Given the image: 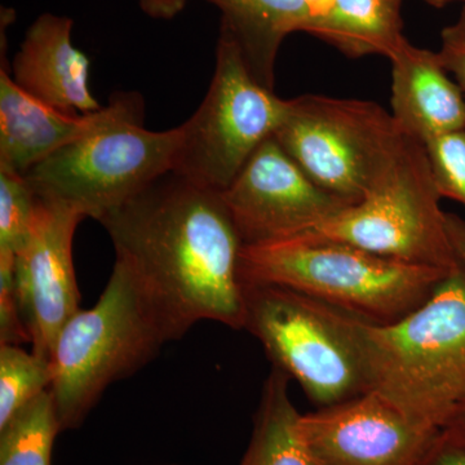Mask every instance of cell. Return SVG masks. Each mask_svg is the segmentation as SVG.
Returning <instances> with one entry per match:
<instances>
[{
  "instance_id": "10",
  "label": "cell",
  "mask_w": 465,
  "mask_h": 465,
  "mask_svg": "<svg viewBox=\"0 0 465 465\" xmlns=\"http://www.w3.org/2000/svg\"><path fill=\"white\" fill-rule=\"evenodd\" d=\"M243 246L286 240L348 207L316 185L273 136L222 192Z\"/></svg>"
},
{
  "instance_id": "20",
  "label": "cell",
  "mask_w": 465,
  "mask_h": 465,
  "mask_svg": "<svg viewBox=\"0 0 465 465\" xmlns=\"http://www.w3.org/2000/svg\"><path fill=\"white\" fill-rule=\"evenodd\" d=\"M51 361L14 344H0V428L36 397L51 390Z\"/></svg>"
},
{
  "instance_id": "22",
  "label": "cell",
  "mask_w": 465,
  "mask_h": 465,
  "mask_svg": "<svg viewBox=\"0 0 465 465\" xmlns=\"http://www.w3.org/2000/svg\"><path fill=\"white\" fill-rule=\"evenodd\" d=\"M424 146L440 198L465 208V130L432 137Z\"/></svg>"
},
{
  "instance_id": "29",
  "label": "cell",
  "mask_w": 465,
  "mask_h": 465,
  "mask_svg": "<svg viewBox=\"0 0 465 465\" xmlns=\"http://www.w3.org/2000/svg\"><path fill=\"white\" fill-rule=\"evenodd\" d=\"M313 12L314 17L321 16L331 5L332 0H305Z\"/></svg>"
},
{
  "instance_id": "27",
  "label": "cell",
  "mask_w": 465,
  "mask_h": 465,
  "mask_svg": "<svg viewBox=\"0 0 465 465\" xmlns=\"http://www.w3.org/2000/svg\"><path fill=\"white\" fill-rule=\"evenodd\" d=\"M446 228L455 253L465 266V219L457 213H446Z\"/></svg>"
},
{
  "instance_id": "6",
  "label": "cell",
  "mask_w": 465,
  "mask_h": 465,
  "mask_svg": "<svg viewBox=\"0 0 465 465\" xmlns=\"http://www.w3.org/2000/svg\"><path fill=\"white\" fill-rule=\"evenodd\" d=\"M274 137L312 182L348 206L391 173L411 139L374 101L322 94L290 100Z\"/></svg>"
},
{
  "instance_id": "12",
  "label": "cell",
  "mask_w": 465,
  "mask_h": 465,
  "mask_svg": "<svg viewBox=\"0 0 465 465\" xmlns=\"http://www.w3.org/2000/svg\"><path fill=\"white\" fill-rule=\"evenodd\" d=\"M82 220L74 210L35 195L32 234L15 262L18 305L32 351L47 361L61 330L79 311L73 240Z\"/></svg>"
},
{
  "instance_id": "16",
  "label": "cell",
  "mask_w": 465,
  "mask_h": 465,
  "mask_svg": "<svg viewBox=\"0 0 465 465\" xmlns=\"http://www.w3.org/2000/svg\"><path fill=\"white\" fill-rule=\"evenodd\" d=\"M222 11V30L237 43L256 81L274 90L275 61L283 39L314 18L305 0H208Z\"/></svg>"
},
{
  "instance_id": "28",
  "label": "cell",
  "mask_w": 465,
  "mask_h": 465,
  "mask_svg": "<svg viewBox=\"0 0 465 465\" xmlns=\"http://www.w3.org/2000/svg\"><path fill=\"white\" fill-rule=\"evenodd\" d=\"M445 430L454 433L455 436L465 442V407L455 414Z\"/></svg>"
},
{
  "instance_id": "26",
  "label": "cell",
  "mask_w": 465,
  "mask_h": 465,
  "mask_svg": "<svg viewBox=\"0 0 465 465\" xmlns=\"http://www.w3.org/2000/svg\"><path fill=\"white\" fill-rule=\"evenodd\" d=\"M188 0H139L140 5L152 17L170 20L183 11Z\"/></svg>"
},
{
  "instance_id": "1",
  "label": "cell",
  "mask_w": 465,
  "mask_h": 465,
  "mask_svg": "<svg viewBox=\"0 0 465 465\" xmlns=\"http://www.w3.org/2000/svg\"><path fill=\"white\" fill-rule=\"evenodd\" d=\"M100 223L174 341L201 321L243 330V242L222 193L173 171Z\"/></svg>"
},
{
  "instance_id": "24",
  "label": "cell",
  "mask_w": 465,
  "mask_h": 465,
  "mask_svg": "<svg viewBox=\"0 0 465 465\" xmlns=\"http://www.w3.org/2000/svg\"><path fill=\"white\" fill-rule=\"evenodd\" d=\"M440 64L457 79L465 94V23L459 18L454 25L445 27L440 34V50L437 52Z\"/></svg>"
},
{
  "instance_id": "25",
  "label": "cell",
  "mask_w": 465,
  "mask_h": 465,
  "mask_svg": "<svg viewBox=\"0 0 465 465\" xmlns=\"http://www.w3.org/2000/svg\"><path fill=\"white\" fill-rule=\"evenodd\" d=\"M420 465H465V442L448 430H440Z\"/></svg>"
},
{
  "instance_id": "7",
  "label": "cell",
  "mask_w": 465,
  "mask_h": 465,
  "mask_svg": "<svg viewBox=\"0 0 465 465\" xmlns=\"http://www.w3.org/2000/svg\"><path fill=\"white\" fill-rule=\"evenodd\" d=\"M440 201L424 143L411 137L391 173L362 201L302 234L452 273L461 262Z\"/></svg>"
},
{
  "instance_id": "31",
  "label": "cell",
  "mask_w": 465,
  "mask_h": 465,
  "mask_svg": "<svg viewBox=\"0 0 465 465\" xmlns=\"http://www.w3.org/2000/svg\"><path fill=\"white\" fill-rule=\"evenodd\" d=\"M460 20L464 21V23H465V7L463 8V12H461Z\"/></svg>"
},
{
  "instance_id": "9",
  "label": "cell",
  "mask_w": 465,
  "mask_h": 465,
  "mask_svg": "<svg viewBox=\"0 0 465 465\" xmlns=\"http://www.w3.org/2000/svg\"><path fill=\"white\" fill-rule=\"evenodd\" d=\"M283 100L251 74L234 39L220 30L215 74L200 108L182 124L174 173L224 192L289 113Z\"/></svg>"
},
{
  "instance_id": "11",
  "label": "cell",
  "mask_w": 465,
  "mask_h": 465,
  "mask_svg": "<svg viewBox=\"0 0 465 465\" xmlns=\"http://www.w3.org/2000/svg\"><path fill=\"white\" fill-rule=\"evenodd\" d=\"M299 428L317 465H420L440 432L375 391L302 414Z\"/></svg>"
},
{
  "instance_id": "17",
  "label": "cell",
  "mask_w": 465,
  "mask_h": 465,
  "mask_svg": "<svg viewBox=\"0 0 465 465\" xmlns=\"http://www.w3.org/2000/svg\"><path fill=\"white\" fill-rule=\"evenodd\" d=\"M402 0H332L304 32L349 57L381 54L388 58L405 41L401 18Z\"/></svg>"
},
{
  "instance_id": "13",
  "label": "cell",
  "mask_w": 465,
  "mask_h": 465,
  "mask_svg": "<svg viewBox=\"0 0 465 465\" xmlns=\"http://www.w3.org/2000/svg\"><path fill=\"white\" fill-rule=\"evenodd\" d=\"M137 94H118L109 106L70 115L21 90L7 65L0 70V171L24 174L67 143L142 105Z\"/></svg>"
},
{
  "instance_id": "2",
  "label": "cell",
  "mask_w": 465,
  "mask_h": 465,
  "mask_svg": "<svg viewBox=\"0 0 465 465\" xmlns=\"http://www.w3.org/2000/svg\"><path fill=\"white\" fill-rule=\"evenodd\" d=\"M367 391H375L419 423L442 430L465 407V266L432 298L391 324L344 313Z\"/></svg>"
},
{
  "instance_id": "8",
  "label": "cell",
  "mask_w": 465,
  "mask_h": 465,
  "mask_svg": "<svg viewBox=\"0 0 465 465\" xmlns=\"http://www.w3.org/2000/svg\"><path fill=\"white\" fill-rule=\"evenodd\" d=\"M243 330L318 409L366 393L342 312L271 284H243Z\"/></svg>"
},
{
  "instance_id": "21",
  "label": "cell",
  "mask_w": 465,
  "mask_h": 465,
  "mask_svg": "<svg viewBox=\"0 0 465 465\" xmlns=\"http://www.w3.org/2000/svg\"><path fill=\"white\" fill-rule=\"evenodd\" d=\"M35 194L25 176L0 171V251L17 255L32 234Z\"/></svg>"
},
{
  "instance_id": "18",
  "label": "cell",
  "mask_w": 465,
  "mask_h": 465,
  "mask_svg": "<svg viewBox=\"0 0 465 465\" xmlns=\"http://www.w3.org/2000/svg\"><path fill=\"white\" fill-rule=\"evenodd\" d=\"M290 376L272 369L253 418L241 465H317L300 433V412L290 399Z\"/></svg>"
},
{
  "instance_id": "3",
  "label": "cell",
  "mask_w": 465,
  "mask_h": 465,
  "mask_svg": "<svg viewBox=\"0 0 465 465\" xmlns=\"http://www.w3.org/2000/svg\"><path fill=\"white\" fill-rule=\"evenodd\" d=\"M240 273L242 284L284 287L371 324L409 316L451 274L302 234L243 246Z\"/></svg>"
},
{
  "instance_id": "4",
  "label": "cell",
  "mask_w": 465,
  "mask_h": 465,
  "mask_svg": "<svg viewBox=\"0 0 465 465\" xmlns=\"http://www.w3.org/2000/svg\"><path fill=\"white\" fill-rule=\"evenodd\" d=\"M173 341L142 281L116 259L99 302L67 321L52 351L50 391L61 432L78 428L113 382L139 371Z\"/></svg>"
},
{
  "instance_id": "5",
  "label": "cell",
  "mask_w": 465,
  "mask_h": 465,
  "mask_svg": "<svg viewBox=\"0 0 465 465\" xmlns=\"http://www.w3.org/2000/svg\"><path fill=\"white\" fill-rule=\"evenodd\" d=\"M142 105L67 143L24 173L34 194L101 222L176 168L182 125L143 128Z\"/></svg>"
},
{
  "instance_id": "30",
  "label": "cell",
  "mask_w": 465,
  "mask_h": 465,
  "mask_svg": "<svg viewBox=\"0 0 465 465\" xmlns=\"http://www.w3.org/2000/svg\"><path fill=\"white\" fill-rule=\"evenodd\" d=\"M424 2L428 3L430 5H432V7L443 8L450 5V3L465 2V0H424Z\"/></svg>"
},
{
  "instance_id": "14",
  "label": "cell",
  "mask_w": 465,
  "mask_h": 465,
  "mask_svg": "<svg viewBox=\"0 0 465 465\" xmlns=\"http://www.w3.org/2000/svg\"><path fill=\"white\" fill-rule=\"evenodd\" d=\"M73 20L45 14L27 29L12 65L15 84L34 99L70 115L103 109L88 85L90 60L72 42Z\"/></svg>"
},
{
  "instance_id": "19",
  "label": "cell",
  "mask_w": 465,
  "mask_h": 465,
  "mask_svg": "<svg viewBox=\"0 0 465 465\" xmlns=\"http://www.w3.org/2000/svg\"><path fill=\"white\" fill-rule=\"evenodd\" d=\"M60 432L54 396L45 391L0 428V465H51Z\"/></svg>"
},
{
  "instance_id": "23",
  "label": "cell",
  "mask_w": 465,
  "mask_h": 465,
  "mask_svg": "<svg viewBox=\"0 0 465 465\" xmlns=\"http://www.w3.org/2000/svg\"><path fill=\"white\" fill-rule=\"evenodd\" d=\"M15 262L16 255L0 251V344H32L18 305Z\"/></svg>"
},
{
  "instance_id": "15",
  "label": "cell",
  "mask_w": 465,
  "mask_h": 465,
  "mask_svg": "<svg viewBox=\"0 0 465 465\" xmlns=\"http://www.w3.org/2000/svg\"><path fill=\"white\" fill-rule=\"evenodd\" d=\"M390 60L391 115L407 136L424 143L465 130L463 92L449 78L437 52L405 39Z\"/></svg>"
}]
</instances>
